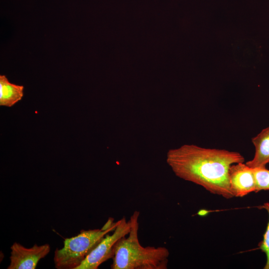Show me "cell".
<instances>
[{
    "mask_svg": "<svg viewBox=\"0 0 269 269\" xmlns=\"http://www.w3.org/2000/svg\"><path fill=\"white\" fill-rule=\"evenodd\" d=\"M166 161L178 177L229 199L234 197L229 185L230 167L244 162L245 158L237 151L186 144L169 149Z\"/></svg>",
    "mask_w": 269,
    "mask_h": 269,
    "instance_id": "obj_1",
    "label": "cell"
},
{
    "mask_svg": "<svg viewBox=\"0 0 269 269\" xmlns=\"http://www.w3.org/2000/svg\"><path fill=\"white\" fill-rule=\"evenodd\" d=\"M139 211L131 216L127 237L119 239L114 247L112 269H166L169 251L164 247H143L138 236Z\"/></svg>",
    "mask_w": 269,
    "mask_h": 269,
    "instance_id": "obj_2",
    "label": "cell"
},
{
    "mask_svg": "<svg viewBox=\"0 0 269 269\" xmlns=\"http://www.w3.org/2000/svg\"><path fill=\"white\" fill-rule=\"evenodd\" d=\"M120 220L110 218L101 229L81 230L78 235L66 238L62 249H56L53 261L57 269H77L86 258L110 232L114 231Z\"/></svg>",
    "mask_w": 269,
    "mask_h": 269,
    "instance_id": "obj_3",
    "label": "cell"
},
{
    "mask_svg": "<svg viewBox=\"0 0 269 269\" xmlns=\"http://www.w3.org/2000/svg\"><path fill=\"white\" fill-rule=\"evenodd\" d=\"M131 226L130 220L127 221L125 218L120 220L113 233L107 234L77 269H97L104 262L112 258L115 245L129 234Z\"/></svg>",
    "mask_w": 269,
    "mask_h": 269,
    "instance_id": "obj_4",
    "label": "cell"
},
{
    "mask_svg": "<svg viewBox=\"0 0 269 269\" xmlns=\"http://www.w3.org/2000/svg\"><path fill=\"white\" fill-rule=\"evenodd\" d=\"M10 250V263L7 269H35L38 262L49 253L50 246L48 244L41 246L35 244L28 248L14 242Z\"/></svg>",
    "mask_w": 269,
    "mask_h": 269,
    "instance_id": "obj_5",
    "label": "cell"
},
{
    "mask_svg": "<svg viewBox=\"0 0 269 269\" xmlns=\"http://www.w3.org/2000/svg\"><path fill=\"white\" fill-rule=\"evenodd\" d=\"M228 177L230 189L234 197H242L256 192L254 169L246 163L239 162L231 165Z\"/></svg>",
    "mask_w": 269,
    "mask_h": 269,
    "instance_id": "obj_6",
    "label": "cell"
},
{
    "mask_svg": "<svg viewBox=\"0 0 269 269\" xmlns=\"http://www.w3.org/2000/svg\"><path fill=\"white\" fill-rule=\"evenodd\" d=\"M255 153L252 159L246 163L252 168H266L269 163V127L252 138Z\"/></svg>",
    "mask_w": 269,
    "mask_h": 269,
    "instance_id": "obj_7",
    "label": "cell"
},
{
    "mask_svg": "<svg viewBox=\"0 0 269 269\" xmlns=\"http://www.w3.org/2000/svg\"><path fill=\"white\" fill-rule=\"evenodd\" d=\"M23 86L10 83L4 75H0V105L11 107L23 96Z\"/></svg>",
    "mask_w": 269,
    "mask_h": 269,
    "instance_id": "obj_8",
    "label": "cell"
},
{
    "mask_svg": "<svg viewBox=\"0 0 269 269\" xmlns=\"http://www.w3.org/2000/svg\"><path fill=\"white\" fill-rule=\"evenodd\" d=\"M256 181V192L269 190V170L266 168H254Z\"/></svg>",
    "mask_w": 269,
    "mask_h": 269,
    "instance_id": "obj_9",
    "label": "cell"
},
{
    "mask_svg": "<svg viewBox=\"0 0 269 269\" xmlns=\"http://www.w3.org/2000/svg\"><path fill=\"white\" fill-rule=\"evenodd\" d=\"M262 207L267 211L269 215V221L263 240L259 243L258 247L266 256V263L264 269H269V201L265 203Z\"/></svg>",
    "mask_w": 269,
    "mask_h": 269,
    "instance_id": "obj_10",
    "label": "cell"
}]
</instances>
